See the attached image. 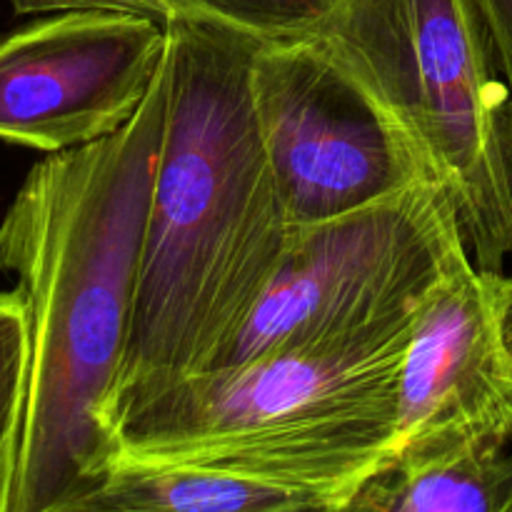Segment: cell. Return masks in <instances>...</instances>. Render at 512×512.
<instances>
[{
  "mask_svg": "<svg viewBox=\"0 0 512 512\" xmlns=\"http://www.w3.org/2000/svg\"><path fill=\"white\" fill-rule=\"evenodd\" d=\"M165 110L168 55L125 128L45 155L0 220V275L30 323L13 512H80L118 463L105 413L133 328Z\"/></svg>",
  "mask_w": 512,
  "mask_h": 512,
  "instance_id": "obj_1",
  "label": "cell"
},
{
  "mask_svg": "<svg viewBox=\"0 0 512 512\" xmlns=\"http://www.w3.org/2000/svg\"><path fill=\"white\" fill-rule=\"evenodd\" d=\"M165 28L168 110L128 353L105 413L110 430L170 385L220 363L293 233L250 93L263 38L188 20Z\"/></svg>",
  "mask_w": 512,
  "mask_h": 512,
  "instance_id": "obj_2",
  "label": "cell"
},
{
  "mask_svg": "<svg viewBox=\"0 0 512 512\" xmlns=\"http://www.w3.org/2000/svg\"><path fill=\"white\" fill-rule=\"evenodd\" d=\"M413 328L415 320L180 380L113 425L118 463L205 465L343 498L393 458Z\"/></svg>",
  "mask_w": 512,
  "mask_h": 512,
  "instance_id": "obj_3",
  "label": "cell"
},
{
  "mask_svg": "<svg viewBox=\"0 0 512 512\" xmlns=\"http://www.w3.org/2000/svg\"><path fill=\"white\" fill-rule=\"evenodd\" d=\"M315 38L403 128L485 270L512 258L510 93L473 0H335Z\"/></svg>",
  "mask_w": 512,
  "mask_h": 512,
  "instance_id": "obj_4",
  "label": "cell"
},
{
  "mask_svg": "<svg viewBox=\"0 0 512 512\" xmlns=\"http://www.w3.org/2000/svg\"><path fill=\"white\" fill-rule=\"evenodd\" d=\"M463 253L470 248L453 200L430 180L298 225L273 283L215 368L413 323Z\"/></svg>",
  "mask_w": 512,
  "mask_h": 512,
  "instance_id": "obj_5",
  "label": "cell"
},
{
  "mask_svg": "<svg viewBox=\"0 0 512 512\" xmlns=\"http://www.w3.org/2000/svg\"><path fill=\"white\" fill-rule=\"evenodd\" d=\"M250 93L290 228L435 183L403 128L313 33L258 40Z\"/></svg>",
  "mask_w": 512,
  "mask_h": 512,
  "instance_id": "obj_6",
  "label": "cell"
},
{
  "mask_svg": "<svg viewBox=\"0 0 512 512\" xmlns=\"http://www.w3.org/2000/svg\"><path fill=\"white\" fill-rule=\"evenodd\" d=\"M168 28L108 10H63L0 38V140L53 155L133 120L160 78Z\"/></svg>",
  "mask_w": 512,
  "mask_h": 512,
  "instance_id": "obj_7",
  "label": "cell"
},
{
  "mask_svg": "<svg viewBox=\"0 0 512 512\" xmlns=\"http://www.w3.org/2000/svg\"><path fill=\"white\" fill-rule=\"evenodd\" d=\"M455 443L512 445V278L470 253L420 310L398 385L395 453Z\"/></svg>",
  "mask_w": 512,
  "mask_h": 512,
  "instance_id": "obj_8",
  "label": "cell"
},
{
  "mask_svg": "<svg viewBox=\"0 0 512 512\" xmlns=\"http://www.w3.org/2000/svg\"><path fill=\"white\" fill-rule=\"evenodd\" d=\"M325 512H512V450L500 443L398 450Z\"/></svg>",
  "mask_w": 512,
  "mask_h": 512,
  "instance_id": "obj_9",
  "label": "cell"
},
{
  "mask_svg": "<svg viewBox=\"0 0 512 512\" xmlns=\"http://www.w3.org/2000/svg\"><path fill=\"white\" fill-rule=\"evenodd\" d=\"M333 500L205 465L118 463L80 512H325Z\"/></svg>",
  "mask_w": 512,
  "mask_h": 512,
  "instance_id": "obj_10",
  "label": "cell"
},
{
  "mask_svg": "<svg viewBox=\"0 0 512 512\" xmlns=\"http://www.w3.org/2000/svg\"><path fill=\"white\" fill-rule=\"evenodd\" d=\"M10 5L18 15L108 10L140 15L160 25L188 20L228 25L263 40H285L313 33L335 0H10Z\"/></svg>",
  "mask_w": 512,
  "mask_h": 512,
  "instance_id": "obj_11",
  "label": "cell"
},
{
  "mask_svg": "<svg viewBox=\"0 0 512 512\" xmlns=\"http://www.w3.org/2000/svg\"><path fill=\"white\" fill-rule=\"evenodd\" d=\"M30 380V323L18 288L0 290V512H13Z\"/></svg>",
  "mask_w": 512,
  "mask_h": 512,
  "instance_id": "obj_12",
  "label": "cell"
},
{
  "mask_svg": "<svg viewBox=\"0 0 512 512\" xmlns=\"http://www.w3.org/2000/svg\"><path fill=\"white\" fill-rule=\"evenodd\" d=\"M483 28L493 45L495 63L510 93L512 108V0H473Z\"/></svg>",
  "mask_w": 512,
  "mask_h": 512,
  "instance_id": "obj_13",
  "label": "cell"
},
{
  "mask_svg": "<svg viewBox=\"0 0 512 512\" xmlns=\"http://www.w3.org/2000/svg\"><path fill=\"white\" fill-rule=\"evenodd\" d=\"M505 153H508V168H510V183H512V108L508 105V115H505Z\"/></svg>",
  "mask_w": 512,
  "mask_h": 512,
  "instance_id": "obj_14",
  "label": "cell"
}]
</instances>
